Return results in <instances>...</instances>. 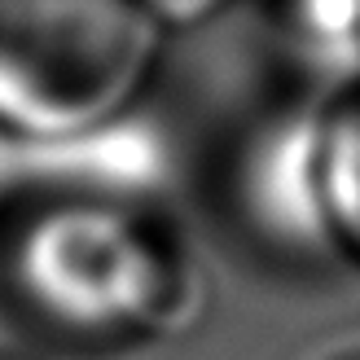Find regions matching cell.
<instances>
[{
  "label": "cell",
  "instance_id": "cell-7",
  "mask_svg": "<svg viewBox=\"0 0 360 360\" xmlns=\"http://www.w3.org/2000/svg\"><path fill=\"white\" fill-rule=\"evenodd\" d=\"M343 360H360V356H343Z\"/></svg>",
  "mask_w": 360,
  "mask_h": 360
},
{
  "label": "cell",
  "instance_id": "cell-4",
  "mask_svg": "<svg viewBox=\"0 0 360 360\" xmlns=\"http://www.w3.org/2000/svg\"><path fill=\"white\" fill-rule=\"evenodd\" d=\"M277 27L295 58L338 84H360V0H277Z\"/></svg>",
  "mask_w": 360,
  "mask_h": 360
},
{
  "label": "cell",
  "instance_id": "cell-1",
  "mask_svg": "<svg viewBox=\"0 0 360 360\" xmlns=\"http://www.w3.org/2000/svg\"><path fill=\"white\" fill-rule=\"evenodd\" d=\"M5 285L22 321L70 347L172 334L189 316L193 268L128 193H49L5 242Z\"/></svg>",
  "mask_w": 360,
  "mask_h": 360
},
{
  "label": "cell",
  "instance_id": "cell-2",
  "mask_svg": "<svg viewBox=\"0 0 360 360\" xmlns=\"http://www.w3.org/2000/svg\"><path fill=\"white\" fill-rule=\"evenodd\" d=\"M158 40L136 0H0V136L66 146L128 123Z\"/></svg>",
  "mask_w": 360,
  "mask_h": 360
},
{
  "label": "cell",
  "instance_id": "cell-3",
  "mask_svg": "<svg viewBox=\"0 0 360 360\" xmlns=\"http://www.w3.org/2000/svg\"><path fill=\"white\" fill-rule=\"evenodd\" d=\"M312 193L321 238L360 264V84L312 123Z\"/></svg>",
  "mask_w": 360,
  "mask_h": 360
},
{
  "label": "cell",
  "instance_id": "cell-5",
  "mask_svg": "<svg viewBox=\"0 0 360 360\" xmlns=\"http://www.w3.org/2000/svg\"><path fill=\"white\" fill-rule=\"evenodd\" d=\"M141 9L163 31H189V27H202L211 22L215 13H224L233 0H136Z\"/></svg>",
  "mask_w": 360,
  "mask_h": 360
},
{
  "label": "cell",
  "instance_id": "cell-6",
  "mask_svg": "<svg viewBox=\"0 0 360 360\" xmlns=\"http://www.w3.org/2000/svg\"><path fill=\"white\" fill-rule=\"evenodd\" d=\"M0 360H22V356H0Z\"/></svg>",
  "mask_w": 360,
  "mask_h": 360
}]
</instances>
